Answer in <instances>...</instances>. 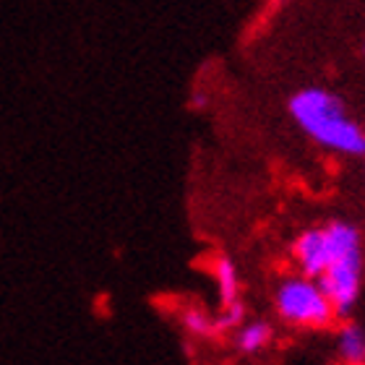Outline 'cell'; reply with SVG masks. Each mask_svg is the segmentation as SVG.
Returning <instances> with one entry per match:
<instances>
[{
    "label": "cell",
    "mask_w": 365,
    "mask_h": 365,
    "mask_svg": "<svg viewBox=\"0 0 365 365\" xmlns=\"http://www.w3.org/2000/svg\"><path fill=\"white\" fill-rule=\"evenodd\" d=\"M360 274H363V256L358 251L342 256V259H334L327 267V272L319 277V284L334 305L336 316H350L360 292Z\"/></svg>",
    "instance_id": "3"
},
{
    "label": "cell",
    "mask_w": 365,
    "mask_h": 365,
    "mask_svg": "<svg viewBox=\"0 0 365 365\" xmlns=\"http://www.w3.org/2000/svg\"><path fill=\"white\" fill-rule=\"evenodd\" d=\"M363 50H365V45H363Z\"/></svg>",
    "instance_id": "10"
},
{
    "label": "cell",
    "mask_w": 365,
    "mask_h": 365,
    "mask_svg": "<svg viewBox=\"0 0 365 365\" xmlns=\"http://www.w3.org/2000/svg\"><path fill=\"white\" fill-rule=\"evenodd\" d=\"M289 113L297 125L321 146L334 152L363 157L365 154V130L344 115L342 99L327 89H303L289 99Z\"/></svg>",
    "instance_id": "1"
},
{
    "label": "cell",
    "mask_w": 365,
    "mask_h": 365,
    "mask_svg": "<svg viewBox=\"0 0 365 365\" xmlns=\"http://www.w3.org/2000/svg\"><path fill=\"white\" fill-rule=\"evenodd\" d=\"M274 305L282 319L292 327L321 329L334 321L336 311L329 295L313 277H289L277 287Z\"/></svg>",
    "instance_id": "2"
},
{
    "label": "cell",
    "mask_w": 365,
    "mask_h": 365,
    "mask_svg": "<svg viewBox=\"0 0 365 365\" xmlns=\"http://www.w3.org/2000/svg\"><path fill=\"white\" fill-rule=\"evenodd\" d=\"M292 253H295L300 272L305 277L319 279L321 274L327 272L329 264H331V245H329L327 230L324 227L305 230L303 235L295 240V245H292Z\"/></svg>",
    "instance_id": "4"
},
{
    "label": "cell",
    "mask_w": 365,
    "mask_h": 365,
    "mask_svg": "<svg viewBox=\"0 0 365 365\" xmlns=\"http://www.w3.org/2000/svg\"><path fill=\"white\" fill-rule=\"evenodd\" d=\"M339 355L347 365L365 363V331L355 324H344L339 331Z\"/></svg>",
    "instance_id": "5"
},
{
    "label": "cell",
    "mask_w": 365,
    "mask_h": 365,
    "mask_svg": "<svg viewBox=\"0 0 365 365\" xmlns=\"http://www.w3.org/2000/svg\"><path fill=\"white\" fill-rule=\"evenodd\" d=\"M245 324V308L240 300H232V303H225V311L220 313L217 319V329H240Z\"/></svg>",
    "instance_id": "9"
},
{
    "label": "cell",
    "mask_w": 365,
    "mask_h": 365,
    "mask_svg": "<svg viewBox=\"0 0 365 365\" xmlns=\"http://www.w3.org/2000/svg\"><path fill=\"white\" fill-rule=\"evenodd\" d=\"M182 327L188 329L190 334L206 336V334H212L214 329H217V319L206 316V313L198 311V308H190V311L182 313Z\"/></svg>",
    "instance_id": "8"
},
{
    "label": "cell",
    "mask_w": 365,
    "mask_h": 365,
    "mask_svg": "<svg viewBox=\"0 0 365 365\" xmlns=\"http://www.w3.org/2000/svg\"><path fill=\"white\" fill-rule=\"evenodd\" d=\"M214 279H217V287H220L222 303H232V300H237L240 279H237L235 264H232L227 256H220V259L214 261Z\"/></svg>",
    "instance_id": "6"
},
{
    "label": "cell",
    "mask_w": 365,
    "mask_h": 365,
    "mask_svg": "<svg viewBox=\"0 0 365 365\" xmlns=\"http://www.w3.org/2000/svg\"><path fill=\"white\" fill-rule=\"evenodd\" d=\"M272 339V327L264 321H253V324H243L240 334H237V347L243 352H259L264 350Z\"/></svg>",
    "instance_id": "7"
}]
</instances>
